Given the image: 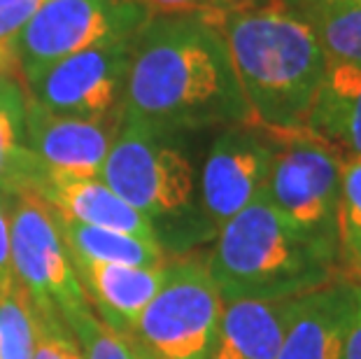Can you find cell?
Returning <instances> with one entry per match:
<instances>
[{"instance_id": "obj_1", "label": "cell", "mask_w": 361, "mask_h": 359, "mask_svg": "<svg viewBox=\"0 0 361 359\" xmlns=\"http://www.w3.org/2000/svg\"><path fill=\"white\" fill-rule=\"evenodd\" d=\"M217 17H149L133 37L119 121L180 135L252 124Z\"/></svg>"}, {"instance_id": "obj_2", "label": "cell", "mask_w": 361, "mask_h": 359, "mask_svg": "<svg viewBox=\"0 0 361 359\" xmlns=\"http://www.w3.org/2000/svg\"><path fill=\"white\" fill-rule=\"evenodd\" d=\"M219 26L257 124L275 133L305 131L329 63L308 21L271 3L228 12Z\"/></svg>"}, {"instance_id": "obj_3", "label": "cell", "mask_w": 361, "mask_h": 359, "mask_svg": "<svg viewBox=\"0 0 361 359\" xmlns=\"http://www.w3.org/2000/svg\"><path fill=\"white\" fill-rule=\"evenodd\" d=\"M207 271L224 303L294 299L341 276L336 250L291 226L266 196L219 229Z\"/></svg>"}, {"instance_id": "obj_4", "label": "cell", "mask_w": 361, "mask_h": 359, "mask_svg": "<svg viewBox=\"0 0 361 359\" xmlns=\"http://www.w3.org/2000/svg\"><path fill=\"white\" fill-rule=\"evenodd\" d=\"M178 135L119 121L101 180L147 217L168 257L184 255L214 233L196 203V171Z\"/></svg>"}, {"instance_id": "obj_5", "label": "cell", "mask_w": 361, "mask_h": 359, "mask_svg": "<svg viewBox=\"0 0 361 359\" xmlns=\"http://www.w3.org/2000/svg\"><path fill=\"white\" fill-rule=\"evenodd\" d=\"M224 301L207 255L168 257L164 285L145 308L130 341L145 359H210Z\"/></svg>"}, {"instance_id": "obj_6", "label": "cell", "mask_w": 361, "mask_h": 359, "mask_svg": "<svg viewBox=\"0 0 361 359\" xmlns=\"http://www.w3.org/2000/svg\"><path fill=\"white\" fill-rule=\"evenodd\" d=\"M275 135L278 152L264 192L266 201L294 229L338 255L336 219L343 157L308 131Z\"/></svg>"}, {"instance_id": "obj_7", "label": "cell", "mask_w": 361, "mask_h": 359, "mask_svg": "<svg viewBox=\"0 0 361 359\" xmlns=\"http://www.w3.org/2000/svg\"><path fill=\"white\" fill-rule=\"evenodd\" d=\"M149 17L135 0H49L12 42L21 82L78 51L128 40Z\"/></svg>"}, {"instance_id": "obj_8", "label": "cell", "mask_w": 361, "mask_h": 359, "mask_svg": "<svg viewBox=\"0 0 361 359\" xmlns=\"http://www.w3.org/2000/svg\"><path fill=\"white\" fill-rule=\"evenodd\" d=\"M12 273L33 308L54 312L71 327L94 310L73 269L54 212L33 192L14 196L10 212Z\"/></svg>"}, {"instance_id": "obj_9", "label": "cell", "mask_w": 361, "mask_h": 359, "mask_svg": "<svg viewBox=\"0 0 361 359\" xmlns=\"http://www.w3.org/2000/svg\"><path fill=\"white\" fill-rule=\"evenodd\" d=\"M133 37L98 44L47 66L21 82L26 96L54 114L119 124Z\"/></svg>"}, {"instance_id": "obj_10", "label": "cell", "mask_w": 361, "mask_h": 359, "mask_svg": "<svg viewBox=\"0 0 361 359\" xmlns=\"http://www.w3.org/2000/svg\"><path fill=\"white\" fill-rule=\"evenodd\" d=\"M275 152L278 135L257 121L221 128L198 178L201 210L214 231L264 196Z\"/></svg>"}, {"instance_id": "obj_11", "label": "cell", "mask_w": 361, "mask_h": 359, "mask_svg": "<svg viewBox=\"0 0 361 359\" xmlns=\"http://www.w3.org/2000/svg\"><path fill=\"white\" fill-rule=\"evenodd\" d=\"M117 126L54 114L26 96V142L47 175L101 178Z\"/></svg>"}, {"instance_id": "obj_12", "label": "cell", "mask_w": 361, "mask_h": 359, "mask_svg": "<svg viewBox=\"0 0 361 359\" xmlns=\"http://www.w3.org/2000/svg\"><path fill=\"white\" fill-rule=\"evenodd\" d=\"M357 303L359 282L343 276L303 294L278 359H341Z\"/></svg>"}, {"instance_id": "obj_13", "label": "cell", "mask_w": 361, "mask_h": 359, "mask_svg": "<svg viewBox=\"0 0 361 359\" xmlns=\"http://www.w3.org/2000/svg\"><path fill=\"white\" fill-rule=\"evenodd\" d=\"M71 262L96 315L112 331L130 339L145 308L164 285L166 264L142 269V266L84 262L75 257H71Z\"/></svg>"}, {"instance_id": "obj_14", "label": "cell", "mask_w": 361, "mask_h": 359, "mask_svg": "<svg viewBox=\"0 0 361 359\" xmlns=\"http://www.w3.org/2000/svg\"><path fill=\"white\" fill-rule=\"evenodd\" d=\"M35 194L56 215L66 219L159 243L154 224L147 217H142L135 208H130L124 198L114 194L101 178L47 175V180L42 182Z\"/></svg>"}, {"instance_id": "obj_15", "label": "cell", "mask_w": 361, "mask_h": 359, "mask_svg": "<svg viewBox=\"0 0 361 359\" xmlns=\"http://www.w3.org/2000/svg\"><path fill=\"white\" fill-rule=\"evenodd\" d=\"M301 296L224 303L210 359H278Z\"/></svg>"}, {"instance_id": "obj_16", "label": "cell", "mask_w": 361, "mask_h": 359, "mask_svg": "<svg viewBox=\"0 0 361 359\" xmlns=\"http://www.w3.org/2000/svg\"><path fill=\"white\" fill-rule=\"evenodd\" d=\"M305 131L343 159L361 157V66L329 61Z\"/></svg>"}, {"instance_id": "obj_17", "label": "cell", "mask_w": 361, "mask_h": 359, "mask_svg": "<svg viewBox=\"0 0 361 359\" xmlns=\"http://www.w3.org/2000/svg\"><path fill=\"white\" fill-rule=\"evenodd\" d=\"M47 171L26 142V89L21 80H0V192H37Z\"/></svg>"}, {"instance_id": "obj_18", "label": "cell", "mask_w": 361, "mask_h": 359, "mask_svg": "<svg viewBox=\"0 0 361 359\" xmlns=\"http://www.w3.org/2000/svg\"><path fill=\"white\" fill-rule=\"evenodd\" d=\"M54 212V210H51ZM54 221L63 238L68 255L84 262H101V264H121V266H164L168 255L157 241L135 238V236L107 231V229L87 226L80 221L66 219L54 212Z\"/></svg>"}, {"instance_id": "obj_19", "label": "cell", "mask_w": 361, "mask_h": 359, "mask_svg": "<svg viewBox=\"0 0 361 359\" xmlns=\"http://www.w3.org/2000/svg\"><path fill=\"white\" fill-rule=\"evenodd\" d=\"M338 271L361 285V157H345L338 198Z\"/></svg>"}, {"instance_id": "obj_20", "label": "cell", "mask_w": 361, "mask_h": 359, "mask_svg": "<svg viewBox=\"0 0 361 359\" xmlns=\"http://www.w3.org/2000/svg\"><path fill=\"white\" fill-rule=\"evenodd\" d=\"M326 61L361 66V0L305 19Z\"/></svg>"}, {"instance_id": "obj_21", "label": "cell", "mask_w": 361, "mask_h": 359, "mask_svg": "<svg viewBox=\"0 0 361 359\" xmlns=\"http://www.w3.org/2000/svg\"><path fill=\"white\" fill-rule=\"evenodd\" d=\"M35 339L33 303L14 280L0 289V359H33Z\"/></svg>"}, {"instance_id": "obj_22", "label": "cell", "mask_w": 361, "mask_h": 359, "mask_svg": "<svg viewBox=\"0 0 361 359\" xmlns=\"http://www.w3.org/2000/svg\"><path fill=\"white\" fill-rule=\"evenodd\" d=\"M84 359H145L128 336L112 331L94 310L84 312L71 324Z\"/></svg>"}, {"instance_id": "obj_23", "label": "cell", "mask_w": 361, "mask_h": 359, "mask_svg": "<svg viewBox=\"0 0 361 359\" xmlns=\"http://www.w3.org/2000/svg\"><path fill=\"white\" fill-rule=\"evenodd\" d=\"M35 310V353L33 359H84L71 327L54 312Z\"/></svg>"}, {"instance_id": "obj_24", "label": "cell", "mask_w": 361, "mask_h": 359, "mask_svg": "<svg viewBox=\"0 0 361 359\" xmlns=\"http://www.w3.org/2000/svg\"><path fill=\"white\" fill-rule=\"evenodd\" d=\"M49 0H0V42L12 44L24 28Z\"/></svg>"}, {"instance_id": "obj_25", "label": "cell", "mask_w": 361, "mask_h": 359, "mask_svg": "<svg viewBox=\"0 0 361 359\" xmlns=\"http://www.w3.org/2000/svg\"><path fill=\"white\" fill-rule=\"evenodd\" d=\"M147 10L152 17H168V14H207L221 19L214 0H135Z\"/></svg>"}, {"instance_id": "obj_26", "label": "cell", "mask_w": 361, "mask_h": 359, "mask_svg": "<svg viewBox=\"0 0 361 359\" xmlns=\"http://www.w3.org/2000/svg\"><path fill=\"white\" fill-rule=\"evenodd\" d=\"M14 196L0 192V289L12 285V238H10V212Z\"/></svg>"}, {"instance_id": "obj_27", "label": "cell", "mask_w": 361, "mask_h": 359, "mask_svg": "<svg viewBox=\"0 0 361 359\" xmlns=\"http://www.w3.org/2000/svg\"><path fill=\"white\" fill-rule=\"evenodd\" d=\"M280 5H284L287 10H291L294 14H298L301 19H310L314 14L336 10L341 5H348L350 0H278Z\"/></svg>"}, {"instance_id": "obj_28", "label": "cell", "mask_w": 361, "mask_h": 359, "mask_svg": "<svg viewBox=\"0 0 361 359\" xmlns=\"http://www.w3.org/2000/svg\"><path fill=\"white\" fill-rule=\"evenodd\" d=\"M341 359H361V285H359V303H357V312L355 320L350 324V331L345 336V346Z\"/></svg>"}, {"instance_id": "obj_29", "label": "cell", "mask_w": 361, "mask_h": 359, "mask_svg": "<svg viewBox=\"0 0 361 359\" xmlns=\"http://www.w3.org/2000/svg\"><path fill=\"white\" fill-rule=\"evenodd\" d=\"M271 3H278V0H214V7H217L219 14H228V12L255 10V7H264Z\"/></svg>"}, {"instance_id": "obj_30", "label": "cell", "mask_w": 361, "mask_h": 359, "mask_svg": "<svg viewBox=\"0 0 361 359\" xmlns=\"http://www.w3.org/2000/svg\"><path fill=\"white\" fill-rule=\"evenodd\" d=\"M0 80H3V78H0Z\"/></svg>"}]
</instances>
